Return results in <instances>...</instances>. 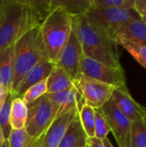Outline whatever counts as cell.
I'll return each mask as SVG.
<instances>
[{
  "mask_svg": "<svg viewBox=\"0 0 146 147\" xmlns=\"http://www.w3.org/2000/svg\"><path fill=\"white\" fill-rule=\"evenodd\" d=\"M51 12V0H2L0 51L14 45L27 32L41 25Z\"/></svg>",
  "mask_w": 146,
  "mask_h": 147,
  "instance_id": "1",
  "label": "cell"
},
{
  "mask_svg": "<svg viewBox=\"0 0 146 147\" xmlns=\"http://www.w3.org/2000/svg\"><path fill=\"white\" fill-rule=\"evenodd\" d=\"M72 32L79 40L83 56L104 65L120 67L118 44L107 33L79 15L72 17Z\"/></svg>",
  "mask_w": 146,
  "mask_h": 147,
  "instance_id": "2",
  "label": "cell"
},
{
  "mask_svg": "<svg viewBox=\"0 0 146 147\" xmlns=\"http://www.w3.org/2000/svg\"><path fill=\"white\" fill-rule=\"evenodd\" d=\"M40 27L27 32L14 44L15 69L10 91L15 92L28 72L42 59H48Z\"/></svg>",
  "mask_w": 146,
  "mask_h": 147,
  "instance_id": "3",
  "label": "cell"
},
{
  "mask_svg": "<svg viewBox=\"0 0 146 147\" xmlns=\"http://www.w3.org/2000/svg\"><path fill=\"white\" fill-rule=\"evenodd\" d=\"M40 28L47 58L56 65L72 32V16L57 8L47 16Z\"/></svg>",
  "mask_w": 146,
  "mask_h": 147,
  "instance_id": "4",
  "label": "cell"
},
{
  "mask_svg": "<svg viewBox=\"0 0 146 147\" xmlns=\"http://www.w3.org/2000/svg\"><path fill=\"white\" fill-rule=\"evenodd\" d=\"M28 118L25 129L32 138L39 139L58 117L59 108L44 95L27 105Z\"/></svg>",
  "mask_w": 146,
  "mask_h": 147,
  "instance_id": "5",
  "label": "cell"
},
{
  "mask_svg": "<svg viewBox=\"0 0 146 147\" xmlns=\"http://www.w3.org/2000/svg\"><path fill=\"white\" fill-rule=\"evenodd\" d=\"M85 18L93 25L103 30L114 40L115 30L130 21L142 20L134 9H92L84 14Z\"/></svg>",
  "mask_w": 146,
  "mask_h": 147,
  "instance_id": "6",
  "label": "cell"
},
{
  "mask_svg": "<svg viewBox=\"0 0 146 147\" xmlns=\"http://www.w3.org/2000/svg\"><path fill=\"white\" fill-rule=\"evenodd\" d=\"M81 75L105 83L115 89L126 85L122 66H109L87 57H83L82 59L80 65V76Z\"/></svg>",
  "mask_w": 146,
  "mask_h": 147,
  "instance_id": "7",
  "label": "cell"
},
{
  "mask_svg": "<svg viewBox=\"0 0 146 147\" xmlns=\"http://www.w3.org/2000/svg\"><path fill=\"white\" fill-rule=\"evenodd\" d=\"M99 109L106 118L119 147H131L132 121L120 111L112 98Z\"/></svg>",
  "mask_w": 146,
  "mask_h": 147,
  "instance_id": "8",
  "label": "cell"
},
{
  "mask_svg": "<svg viewBox=\"0 0 146 147\" xmlns=\"http://www.w3.org/2000/svg\"><path fill=\"white\" fill-rule=\"evenodd\" d=\"M75 82V81H74ZM86 104L94 109H99L112 96L114 87L96 79L81 75L77 81Z\"/></svg>",
  "mask_w": 146,
  "mask_h": 147,
  "instance_id": "9",
  "label": "cell"
},
{
  "mask_svg": "<svg viewBox=\"0 0 146 147\" xmlns=\"http://www.w3.org/2000/svg\"><path fill=\"white\" fill-rule=\"evenodd\" d=\"M83 57L81 44L75 34L71 32L56 66L62 69L73 82L77 81L80 78V65Z\"/></svg>",
  "mask_w": 146,
  "mask_h": 147,
  "instance_id": "10",
  "label": "cell"
},
{
  "mask_svg": "<svg viewBox=\"0 0 146 147\" xmlns=\"http://www.w3.org/2000/svg\"><path fill=\"white\" fill-rule=\"evenodd\" d=\"M111 98L120 111L132 122L146 119V109L132 97L126 85L114 89Z\"/></svg>",
  "mask_w": 146,
  "mask_h": 147,
  "instance_id": "11",
  "label": "cell"
},
{
  "mask_svg": "<svg viewBox=\"0 0 146 147\" xmlns=\"http://www.w3.org/2000/svg\"><path fill=\"white\" fill-rule=\"evenodd\" d=\"M77 115H78V111L77 109H74L55 119L40 137V140L37 147L59 146L65 131Z\"/></svg>",
  "mask_w": 146,
  "mask_h": 147,
  "instance_id": "12",
  "label": "cell"
},
{
  "mask_svg": "<svg viewBox=\"0 0 146 147\" xmlns=\"http://www.w3.org/2000/svg\"><path fill=\"white\" fill-rule=\"evenodd\" d=\"M55 66L56 65L53 63H52L48 59H42L34 68H32L22 79V83L20 84L19 87L15 91L16 95L22 97V96L31 86L43 80H46L51 74L52 70L55 68Z\"/></svg>",
  "mask_w": 146,
  "mask_h": 147,
  "instance_id": "13",
  "label": "cell"
},
{
  "mask_svg": "<svg viewBox=\"0 0 146 147\" xmlns=\"http://www.w3.org/2000/svg\"><path fill=\"white\" fill-rule=\"evenodd\" d=\"M114 40L117 37L146 47V23L143 20H134L120 26L114 32Z\"/></svg>",
  "mask_w": 146,
  "mask_h": 147,
  "instance_id": "14",
  "label": "cell"
},
{
  "mask_svg": "<svg viewBox=\"0 0 146 147\" xmlns=\"http://www.w3.org/2000/svg\"><path fill=\"white\" fill-rule=\"evenodd\" d=\"M87 140L88 136L77 115L65 131L59 147H86Z\"/></svg>",
  "mask_w": 146,
  "mask_h": 147,
  "instance_id": "15",
  "label": "cell"
},
{
  "mask_svg": "<svg viewBox=\"0 0 146 147\" xmlns=\"http://www.w3.org/2000/svg\"><path fill=\"white\" fill-rule=\"evenodd\" d=\"M15 69L14 45L0 51V84L11 90Z\"/></svg>",
  "mask_w": 146,
  "mask_h": 147,
  "instance_id": "16",
  "label": "cell"
},
{
  "mask_svg": "<svg viewBox=\"0 0 146 147\" xmlns=\"http://www.w3.org/2000/svg\"><path fill=\"white\" fill-rule=\"evenodd\" d=\"M73 88V81L62 69L57 66L46 78V94L69 90Z\"/></svg>",
  "mask_w": 146,
  "mask_h": 147,
  "instance_id": "17",
  "label": "cell"
},
{
  "mask_svg": "<svg viewBox=\"0 0 146 147\" xmlns=\"http://www.w3.org/2000/svg\"><path fill=\"white\" fill-rule=\"evenodd\" d=\"M48 98L59 108L58 117L77 109L76 104V88L52 94H46ZM57 117V118H58Z\"/></svg>",
  "mask_w": 146,
  "mask_h": 147,
  "instance_id": "18",
  "label": "cell"
},
{
  "mask_svg": "<svg viewBox=\"0 0 146 147\" xmlns=\"http://www.w3.org/2000/svg\"><path fill=\"white\" fill-rule=\"evenodd\" d=\"M60 8L70 16L84 15L90 8V0H51L52 11Z\"/></svg>",
  "mask_w": 146,
  "mask_h": 147,
  "instance_id": "19",
  "label": "cell"
},
{
  "mask_svg": "<svg viewBox=\"0 0 146 147\" xmlns=\"http://www.w3.org/2000/svg\"><path fill=\"white\" fill-rule=\"evenodd\" d=\"M28 118V107L22 101V97L16 96L11 104L10 111V126L12 129H22L25 127Z\"/></svg>",
  "mask_w": 146,
  "mask_h": 147,
  "instance_id": "20",
  "label": "cell"
},
{
  "mask_svg": "<svg viewBox=\"0 0 146 147\" xmlns=\"http://www.w3.org/2000/svg\"><path fill=\"white\" fill-rule=\"evenodd\" d=\"M40 140L39 139L32 138L27 133L25 127L22 129H12L8 139L9 147H37Z\"/></svg>",
  "mask_w": 146,
  "mask_h": 147,
  "instance_id": "21",
  "label": "cell"
},
{
  "mask_svg": "<svg viewBox=\"0 0 146 147\" xmlns=\"http://www.w3.org/2000/svg\"><path fill=\"white\" fill-rule=\"evenodd\" d=\"M18 96L15 92L9 91L4 104L3 105L0 110V127L3 130L4 139L8 140L9 134L12 131V127L10 126L9 119H10V111H11V104L13 100Z\"/></svg>",
  "mask_w": 146,
  "mask_h": 147,
  "instance_id": "22",
  "label": "cell"
},
{
  "mask_svg": "<svg viewBox=\"0 0 146 147\" xmlns=\"http://www.w3.org/2000/svg\"><path fill=\"white\" fill-rule=\"evenodd\" d=\"M115 41L118 45L122 46L131 55L146 69V47L137 44L123 38L117 37L115 38Z\"/></svg>",
  "mask_w": 146,
  "mask_h": 147,
  "instance_id": "23",
  "label": "cell"
},
{
  "mask_svg": "<svg viewBox=\"0 0 146 147\" xmlns=\"http://www.w3.org/2000/svg\"><path fill=\"white\" fill-rule=\"evenodd\" d=\"M78 116L88 138L95 137V109L86 104L78 112Z\"/></svg>",
  "mask_w": 146,
  "mask_h": 147,
  "instance_id": "24",
  "label": "cell"
},
{
  "mask_svg": "<svg viewBox=\"0 0 146 147\" xmlns=\"http://www.w3.org/2000/svg\"><path fill=\"white\" fill-rule=\"evenodd\" d=\"M131 147H146V119L132 122Z\"/></svg>",
  "mask_w": 146,
  "mask_h": 147,
  "instance_id": "25",
  "label": "cell"
},
{
  "mask_svg": "<svg viewBox=\"0 0 146 147\" xmlns=\"http://www.w3.org/2000/svg\"><path fill=\"white\" fill-rule=\"evenodd\" d=\"M134 0H90L92 9H133Z\"/></svg>",
  "mask_w": 146,
  "mask_h": 147,
  "instance_id": "26",
  "label": "cell"
},
{
  "mask_svg": "<svg viewBox=\"0 0 146 147\" xmlns=\"http://www.w3.org/2000/svg\"><path fill=\"white\" fill-rule=\"evenodd\" d=\"M46 94V79L31 86L22 96V99L26 105L34 102Z\"/></svg>",
  "mask_w": 146,
  "mask_h": 147,
  "instance_id": "27",
  "label": "cell"
},
{
  "mask_svg": "<svg viewBox=\"0 0 146 147\" xmlns=\"http://www.w3.org/2000/svg\"><path fill=\"white\" fill-rule=\"evenodd\" d=\"M111 132L109 125L100 109H95V137L104 140Z\"/></svg>",
  "mask_w": 146,
  "mask_h": 147,
  "instance_id": "28",
  "label": "cell"
},
{
  "mask_svg": "<svg viewBox=\"0 0 146 147\" xmlns=\"http://www.w3.org/2000/svg\"><path fill=\"white\" fill-rule=\"evenodd\" d=\"M133 9L142 17L146 16V0H134Z\"/></svg>",
  "mask_w": 146,
  "mask_h": 147,
  "instance_id": "29",
  "label": "cell"
},
{
  "mask_svg": "<svg viewBox=\"0 0 146 147\" xmlns=\"http://www.w3.org/2000/svg\"><path fill=\"white\" fill-rule=\"evenodd\" d=\"M87 146L89 147H105L102 140L98 139L96 137L93 138H88L87 140Z\"/></svg>",
  "mask_w": 146,
  "mask_h": 147,
  "instance_id": "30",
  "label": "cell"
},
{
  "mask_svg": "<svg viewBox=\"0 0 146 147\" xmlns=\"http://www.w3.org/2000/svg\"><path fill=\"white\" fill-rule=\"evenodd\" d=\"M9 91L10 90H9L7 88H5L3 85H2L0 84V110H1L3 105L5 102V100H6V98H7Z\"/></svg>",
  "mask_w": 146,
  "mask_h": 147,
  "instance_id": "31",
  "label": "cell"
},
{
  "mask_svg": "<svg viewBox=\"0 0 146 147\" xmlns=\"http://www.w3.org/2000/svg\"><path fill=\"white\" fill-rule=\"evenodd\" d=\"M5 139H4V135H3V130L0 127V147L3 146V143L5 142Z\"/></svg>",
  "mask_w": 146,
  "mask_h": 147,
  "instance_id": "32",
  "label": "cell"
},
{
  "mask_svg": "<svg viewBox=\"0 0 146 147\" xmlns=\"http://www.w3.org/2000/svg\"><path fill=\"white\" fill-rule=\"evenodd\" d=\"M102 141H103V144H104L105 147H114V146L112 145V143L110 142V140L108 138L102 140Z\"/></svg>",
  "mask_w": 146,
  "mask_h": 147,
  "instance_id": "33",
  "label": "cell"
},
{
  "mask_svg": "<svg viewBox=\"0 0 146 147\" xmlns=\"http://www.w3.org/2000/svg\"><path fill=\"white\" fill-rule=\"evenodd\" d=\"M2 147H9V141L8 140H5V142L3 143V145Z\"/></svg>",
  "mask_w": 146,
  "mask_h": 147,
  "instance_id": "34",
  "label": "cell"
},
{
  "mask_svg": "<svg viewBox=\"0 0 146 147\" xmlns=\"http://www.w3.org/2000/svg\"><path fill=\"white\" fill-rule=\"evenodd\" d=\"M142 20H143V21H144V22L146 23V16H145V17H142Z\"/></svg>",
  "mask_w": 146,
  "mask_h": 147,
  "instance_id": "35",
  "label": "cell"
},
{
  "mask_svg": "<svg viewBox=\"0 0 146 147\" xmlns=\"http://www.w3.org/2000/svg\"><path fill=\"white\" fill-rule=\"evenodd\" d=\"M1 3H2V0H0V5H1Z\"/></svg>",
  "mask_w": 146,
  "mask_h": 147,
  "instance_id": "36",
  "label": "cell"
},
{
  "mask_svg": "<svg viewBox=\"0 0 146 147\" xmlns=\"http://www.w3.org/2000/svg\"><path fill=\"white\" fill-rule=\"evenodd\" d=\"M86 147H89V146H86Z\"/></svg>",
  "mask_w": 146,
  "mask_h": 147,
  "instance_id": "37",
  "label": "cell"
}]
</instances>
